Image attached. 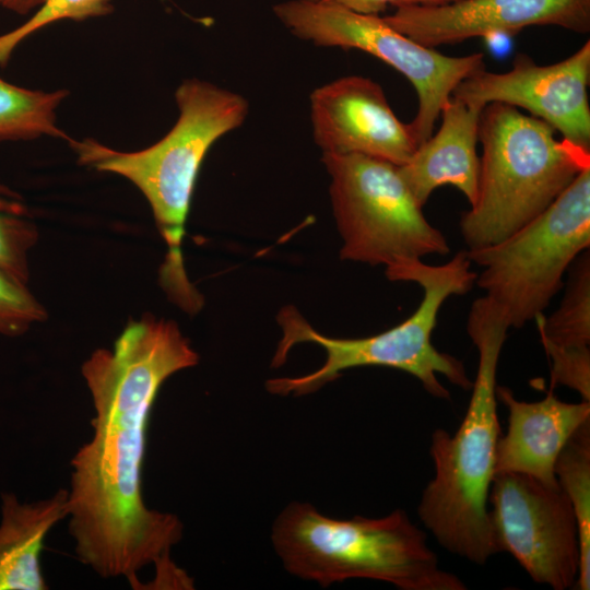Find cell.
<instances>
[{"label": "cell", "instance_id": "d6986e66", "mask_svg": "<svg viewBox=\"0 0 590 590\" xmlns=\"http://www.w3.org/2000/svg\"><path fill=\"white\" fill-rule=\"evenodd\" d=\"M569 281L558 308L535 318L541 342L560 349H589L590 252H581L569 268Z\"/></svg>", "mask_w": 590, "mask_h": 590}, {"label": "cell", "instance_id": "44dd1931", "mask_svg": "<svg viewBox=\"0 0 590 590\" xmlns=\"http://www.w3.org/2000/svg\"><path fill=\"white\" fill-rule=\"evenodd\" d=\"M113 9V0H44L25 23L0 35V66L5 67L16 46L36 31L61 20L103 16Z\"/></svg>", "mask_w": 590, "mask_h": 590}, {"label": "cell", "instance_id": "5b68a950", "mask_svg": "<svg viewBox=\"0 0 590 590\" xmlns=\"http://www.w3.org/2000/svg\"><path fill=\"white\" fill-rule=\"evenodd\" d=\"M271 540L286 571L321 587L374 579L401 590H465L439 565L426 534L402 509L381 518L328 517L293 502L276 517Z\"/></svg>", "mask_w": 590, "mask_h": 590}, {"label": "cell", "instance_id": "9a60e30c", "mask_svg": "<svg viewBox=\"0 0 590 590\" xmlns=\"http://www.w3.org/2000/svg\"><path fill=\"white\" fill-rule=\"evenodd\" d=\"M484 107L450 97L441 109L437 133L421 143L409 161L399 166L403 180L421 206L444 185L456 187L470 205L474 203L480 169L476 144Z\"/></svg>", "mask_w": 590, "mask_h": 590}, {"label": "cell", "instance_id": "4fadbf2b", "mask_svg": "<svg viewBox=\"0 0 590 590\" xmlns=\"http://www.w3.org/2000/svg\"><path fill=\"white\" fill-rule=\"evenodd\" d=\"M384 19L430 48L471 37L509 34L532 25L574 32L590 28V0H456L441 5H399Z\"/></svg>", "mask_w": 590, "mask_h": 590}, {"label": "cell", "instance_id": "52a82bcc", "mask_svg": "<svg viewBox=\"0 0 590 590\" xmlns=\"http://www.w3.org/2000/svg\"><path fill=\"white\" fill-rule=\"evenodd\" d=\"M590 247V166L536 217L497 244L467 250L475 284L521 328L547 308L564 275Z\"/></svg>", "mask_w": 590, "mask_h": 590}, {"label": "cell", "instance_id": "2e32d148", "mask_svg": "<svg viewBox=\"0 0 590 590\" xmlns=\"http://www.w3.org/2000/svg\"><path fill=\"white\" fill-rule=\"evenodd\" d=\"M68 517V489L34 503L1 495L0 590H46L40 566L44 540Z\"/></svg>", "mask_w": 590, "mask_h": 590}, {"label": "cell", "instance_id": "7a4b0ae2", "mask_svg": "<svg viewBox=\"0 0 590 590\" xmlns=\"http://www.w3.org/2000/svg\"><path fill=\"white\" fill-rule=\"evenodd\" d=\"M175 99L176 123L144 150L116 151L93 139L69 143L80 164L122 176L146 198L167 246L161 285L174 304L196 314L203 297L188 279L181 249L192 192L208 151L244 123L249 104L243 95L199 79L184 81Z\"/></svg>", "mask_w": 590, "mask_h": 590}, {"label": "cell", "instance_id": "3957f363", "mask_svg": "<svg viewBox=\"0 0 590 590\" xmlns=\"http://www.w3.org/2000/svg\"><path fill=\"white\" fill-rule=\"evenodd\" d=\"M509 324L485 295L476 298L467 331L479 352V364L465 415L453 435L437 428L429 453L434 477L425 487L418 516L449 552L482 565L497 553L488 511L500 437L497 415V369Z\"/></svg>", "mask_w": 590, "mask_h": 590}, {"label": "cell", "instance_id": "7402d4cb", "mask_svg": "<svg viewBox=\"0 0 590 590\" xmlns=\"http://www.w3.org/2000/svg\"><path fill=\"white\" fill-rule=\"evenodd\" d=\"M46 317L45 308L27 290V285L0 272V335H22Z\"/></svg>", "mask_w": 590, "mask_h": 590}, {"label": "cell", "instance_id": "6da1fadb", "mask_svg": "<svg viewBox=\"0 0 590 590\" xmlns=\"http://www.w3.org/2000/svg\"><path fill=\"white\" fill-rule=\"evenodd\" d=\"M198 362L174 321L148 314L129 321L111 350L94 351L82 365L93 436L71 460L69 531L79 560L103 578L125 577L141 589L138 573L154 565L153 589L192 588L170 558L184 526L177 516L145 505L142 469L161 387Z\"/></svg>", "mask_w": 590, "mask_h": 590}, {"label": "cell", "instance_id": "7c38bea8", "mask_svg": "<svg viewBox=\"0 0 590 590\" xmlns=\"http://www.w3.org/2000/svg\"><path fill=\"white\" fill-rule=\"evenodd\" d=\"M309 102L312 138L322 153L362 154L401 166L418 146L410 125L368 78L337 79L314 90Z\"/></svg>", "mask_w": 590, "mask_h": 590}, {"label": "cell", "instance_id": "cb8c5ba5", "mask_svg": "<svg viewBox=\"0 0 590 590\" xmlns=\"http://www.w3.org/2000/svg\"><path fill=\"white\" fill-rule=\"evenodd\" d=\"M339 3L358 13L376 14L385 11L389 4L396 5L398 0H326Z\"/></svg>", "mask_w": 590, "mask_h": 590}, {"label": "cell", "instance_id": "d4e9b609", "mask_svg": "<svg viewBox=\"0 0 590 590\" xmlns=\"http://www.w3.org/2000/svg\"><path fill=\"white\" fill-rule=\"evenodd\" d=\"M44 0H0V8L25 15L37 9Z\"/></svg>", "mask_w": 590, "mask_h": 590}, {"label": "cell", "instance_id": "5bb4252c", "mask_svg": "<svg viewBox=\"0 0 590 590\" xmlns=\"http://www.w3.org/2000/svg\"><path fill=\"white\" fill-rule=\"evenodd\" d=\"M496 393L508 410V428L497 442L495 474L522 473L558 484L555 462L570 436L590 420V401L568 403L550 391L542 400L526 402L498 385Z\"/></svg>", "mask_w": 590, "mask_h": 590}, {"label": "cell", "instance_id": "e0dca14e", "mask_svg": "<svg viewBox=\"0 0 590 590\" xmlns=\"http://www.w3.org/2000/svg\"><path fill=\"white\" fill-rule=\"evenodd\" d=\"M555 477L574 509L578 530L580 562L576 585L590 588V420L568 439L555 462Z\"/></svg>", "mask_w": 590, "mask_h": 590}, {"label": "cell", "instance_id": "ac0fdd59", "mask_svg": "<svg viewBox=\"0 0 590 590\" xmlns=\"http://www.w3.org/2000/svg\"><path fill=\"white\" fill-rule=\"evenodd\" d=\"M66 90H30L0 78V141L32 140L43 135L72 139L57 126L56 110Z\"/></svg>", "mask_w": 590, "mask_h": 590}, {"label": "cell", "instance_id": "277c9868", "mask_svg": "<svg viewBox=\"0 0 590 590\" xmlns=\"http://www.w3.org/2000/svg\"><path fill=\"white\" fill-rule=\"evenodd\" d=\"M471 263L467 250H461L440 266L426 264L417 259L385 271L390 281L416 283L423 288L424 295L408 319L371 337H327L314 329L295 307L285 306L278 314L282 339L272 358V367L282 366L291 349L304 342L321 346L326 361L310 374L268 380V391L278 396H306L335 380L342 371L364 366L403 370L414 376L429 394L439 399H449L450 393L440 384L438 375L463 390H471L472 381L463 363L439 352L432 343L442 304L450 296L467 294L475 284L476 273L471 270Z\"/></svg>", "mask_w": 590, "mask_h": 590}, {"label": "cell", "instance_id": "ffe728a7", "mask_svg": "<svg viewBox=\"0 0 590 590\" xmlns=\"http://www.w3.org/2000/svg\"><path fill=\"white\" fill-rule=\"evenodd\" d=\"M23 208L0 187V272L27 285L28 251L38 238L35 225L22 216Z\"/></svg>", "mask_w": 590, "mask_h": 590}, {"label": "cell", "instance_id": "9c48e42d", "mask_svg": "<svg viewBox=\"0 0 590 590\" xmlns=\"http://www.w3.org/2000/svg\"><path fill=\"white\" fill-rule=\"evenodd\" d=\"M278 20L297 38L320 47L363 50L403 74L417 94V113L410 127L420 145L457 85L485 69L481 52L452 57L426 47L389 25L332 1L288 0L274 4Z\"/></svg>", "mask_w": 590, "mask_h": 590}, {"label": "cell", "instance_id": "8fae6325", "mask_svg": "<svg viewBox=\"0 0 590 590\" xmlns=\"http://www.w3.org/2000/svg\"><path fill=\"white\" fill-rule=\"evenodd\" d=\"M590 42L556 63L539 66L518 58L506 72L485 69L461 81L451 97L479 103H503L523 108L562 134V139L590 151Z\"/></svg>", "mask_w": 590, "mask_h": 590}, {"label": "cell", "instance_id": "4316f807", "mask_svg": "<svg viewBox=\"0 0 590 590\" xmlns=\"http://www.w3.org/2000/svg\"><path fill=\"white\" fill-rule=\"evenodd\" d=\"M311 1H321V0H311Z\"/></svg>", "mask_w": 590, "mask_h": 590}, {"label": "cell", "instance_id": "603a6c76", "mask_svg": "<svg viewBox=\"0 0 590 590\" xmlns=\"http://www.w3.org/2000/svg\"><path fill=\"white\" fill-rule=\"evenodd\" d=\"M543 346L551 358L552 385L568 387L590 401V349Z\"/></svg>", "mask_w": 590, "mask_h": 590}, {"label": "cell", "instance_id": "ba28073f", "mask_svg": "<svg viewBox=\"0 0 590 590\" xmlns=\"http://www.w3.org/2000/svg\"><path fill=\"white\" fill-rule=\"evenodd\" d=\"M330 200L342 238V260L384 266L385 271L450 247L434 227L399 166L362 154L322 153Z\"/></svg>", "mask_w": 590, "mask_h": 590}, {"label": "cell", "instance_id": "484cf974", "mask_svg": "<svg viewBox=\"0 0 590 590\" xmlns=\"http://www.w3.org/2000/svg\"><path fill=\"white\" fill-rule=\"evenodd\" d=\"M456 0H398L394 7L399 5H441Z\"/></svg>", "mask_w": 590, "mask_h": 590}, {"label": "cell", "instance_id": "30bf717a", "mask_svg": "<svg viewBox=\"0 0 590 590\" xmlns=\"http://www.w3.org/2000/svg\"><path fill=\"white\" fill-rule=\"evenodd\" d=\"M488 504L494 543L538 583L555 590L576 585L580 546L577 519L559 484L515 472L496 473Z\"/></svg>", "mask_w": 590, "mask_h": 590}, {"label": "cell", "instance_id": "8992f818", "mask_svg": "<svg viewBox=\"0 0 590 590\" xmlns=\"http://www.w3.org/2000/svg\"><path fill=\"white\" fill-rule=\"evenodd\" d=\"M476 199L460 220L468 250L505 239L542 213L586 167L590 151L555 137L545 121L487 104L481 114Z\"/></svg>", "mask_w": 590, "mask_h": 590}]
</instances>
